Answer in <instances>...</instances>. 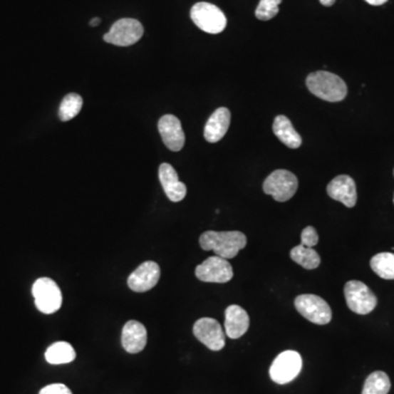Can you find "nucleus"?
Masks as SVG:
<instances>
[{
    "label": "nucleus",
    "instance_id": "c756f323",
    "mask_svg": "<svg viewBox=\"0 0 394 394\" xmlns=\"http://www.w3.org/2000/svg\"><path fill=\"white\" fill-rule=\"evenodd\" d=\"M100 22H101V19L100 18H93L91 21H90V26H99Z\"/></svg>",
    "mask_w": 394,
    "mask_h": 394
},
{
    "label": "nucleus",
    "instance_id": "ddd939ff",
    "mask_svg": "<svg viewBox=\"0 0 394 394\" xmlns=\"http://www.w3.org/2000/svg\"><path fill=\"white\" fill-rule=\"evenodd\" d=\"M159 133L163 144L171 151H180L185 144V135L182 128L181 122L172 114L163 115L159 120Z\"/></svg>",
    "mask_w": 394,
    "mask_h": 394
},
{
    "label": "nucleus",
    "instance_id": "a211bd4d",
    "mask_svg": "<svg viewBox=\"0 0 394 394\" xmlns=\"http://www.w3.org/2000/svg\"><path fill=\"white\" fill-rule=\"evenodd\" d=\"M147 344V330L144 324L138 321H128L122 331V345L130 354L142 352Z\"/></svg>",
    "mask_w": 394,
    "mask_h": 394
},
{
    "label": "nucleus",
    "instance_id": "f03ea898",
    "mask_svg": "<svg viewBox=\"0 0 394 394\" xmlns=\"http://www.w3.org/2000/svg\"><path fill=\"white\" fill-rule=\"evenodd\" d=\"M308 89L312 95L328 102H340L347 95V85L336 73L314 71L307 77Z\"/></svg>",
    "mask_w": 394,
    "mask_h": 394
},
{
    "label": "nucleus",
    "instance_id": "39448f33",
    "mask_svg": "<svg viewBox=\"0 0 394 394\" xmlns=\"http://www.w3.org/2000/svg\"><path fill=\"white\" fill-rule=\"evenodd\" d=\"M345 299L347 307L355 313L365 316L377 307L378 299L366 284L359 281H350L345 284Z\"/></svg>",
    "mask_w": 394,
    "mask_h": 394
},
{
    "label": "nucleus",
    "instance_id": "aec40b11",
    "mask_svg": "<svg viewBox=\"0 0 394 394\" xmlns=\"http://www.w3.org/2000/svg\"><path fill=\"white\" fill-rule=\"evenodd\" d=\"M76 352L67 342H56L45 352V359L52 365H63L75 361Z\"/></svg>",
    "mask_w": 394,
    "mask_h": 394
},
{
    "label": "nucleus",
    "instance_id": "dca6fc26",
    "mask_svg": "<svg viewBox=\"0 0 394 394\" xmlns=\"http://www.w3.org/2000/svg\"><path fill=\"white\" fill-rule=\"evenodd\" d=\"M250 326L248 312L238 305H232L224 311V330L228 338L236 340L246 334Z\"/></svg>",
    "mask_w": 394,
    "mask_h": 394
},
{
    "label": "nucleus",
    "instance_id": "4be33fe9",
    "mask_svg": "<svg viewBox=\"0 0 394 394\" xmlns=\"http://www.w3.org/2000/svg\"><path fill=\"white\" fill-rule=\"evenodd\" d=\"M291 257L294 262L301 265L306 269H316L321 263L320 255L318 254L316 250L312 248H307V247L302 246V244L295 247L291 251Z\"/></svg>",
    "mask_w": 394,
    "mask_h": 394
},
{
    "label": "nucleus",
    "instance_id": "4468645a",
    "mask_svg": "<svg viewBox=\"0 0 394 394\" xmlns=\"http://www.w3.org/2000/svg\"><path fill=\"white\" fill-rule=\"evenodd\" d=\"M328 196L334 201L341 202L346 207L352 208L356 205L357 190L354 180L348 175H338L328 183L326 187Z\"/></svg>",
    "mask_w": 394,
    "mask_h": 394
},
{
    "label": "nucleus",
    "instance_id": "c85d7f7f",
    "mask_svg": "<svg viewBox=\"0 0 394 394\" xmlns=\"http://www.w3.org/2000/svg\"><path fill=\"white\" fill-rule=\"evenodd\" d=\"M320 3H321L322 5L326 6V7H331V6L336 4V0H320Z\"/></svg>",
    "mask_w": 394,
    "mask_h": 394
},
{
    "label": "nucleus",
    "instance_id": "20e7f679",
    "mask_svg": "<svg viewBox=\"0 0 394 394\" xmlns=\"http://www.w3.org/2000/svg\"><path fill=\"white\" fill-rule=\"evenodd\" d=\"M191 19L202 31L209 34L222 33L227 26L224 12L209 3L195 4L191 9Z\"/></svg>",
    "mask_w": 394,
    "mask_h": 394
},
{
    "label": "nucleus",
    "instance_id": "b1692460",
    "mask_svg": "<svg viewBox=\"0 0 394 394\" xmlns=\"http://www.w3.org/2000/svg\"><path fill=\"white\" fill-rule=\"evenodd\" d=\"M83 98L77 93H69L59 105L58 116L63 122L73 120L83 109Z\"/></svg>",
    "mask_w": 394,
    "mask_h": 394
},
{
    "label": "nucleus",
    "instance_id": "2eb2a0df",
    "mask_svg": "<svg viewBox=\"0 0 394 394\" xmlns=\"http://www.w3.org/2000/svg\"><path fill=\"white\" fill-rule=\"evenodd\" d=\"M159 180L162 185L165 195L171 202H181L187 196V187L183 182L180 181L179 175L172 165L162 163L159 167Z\"/></svg>",
    "mask_w": 394,
    "mask_h": 394
},
{
    "label": "nucleus",
    "instance_id": "bb28decb",
    "mask_svg": "<svg viewBox=\"0 0 394 394\" xmlns=\"http://www.w3.org/2000/svg\"><path fill=\"white\" fill-rule=\"evenodd\" d=\"M38 394H73L71 389L63 383H53L43 388Z\"/></svg>",
    "mask_w": 394,
    "mask_h": 394
},
{
    "label": "nucleus",
    "instance_id": "1a4fd4ad",
    "mask_svg": "<svg viewBox=\"0 0 394 394\" xmlns=\"http://www.w3.org/2000/svg\"><path fill=\"white\" fill-rule=\"evenodd\" d=\"M301 368L302 359L299 353L295 351H286L281 353L271 363L269 375L274 383L286 385L299 375Z\"/></svg>",
    "mask_w": 394,
    "mask_h": 394
},
{
    "label": "nucleus",
    "instance_id": "6e6552de",
    "mask_svg": "<svg viewBox=\"0 0 394 394\" xmlns=\"http://www.w3.org/2000/svg\"><path fill=\"white\" fill-rule=\"evenodd\" d=\"M142 34L144 26L138 20L124 18L113 24L110 31L104 34L103 40L116 46H130L138 43Z\"/></svg>",
    "mask_w": 394,
    "mask_h": 394
},
{
    "label": "nucleus",
    "instance_id": "f8f14e48",
    "mask_svg": "<svg viewBox=\"0 0 394 394\" xmlns=\"http://www.w3.org/2000/svg\"><path fill=\"white\" fill-rule=\"evenodd\" d=\"M160 267L156 262L147 261L140 264L128 277V285L135 293H146L158 284Z\"/></svg>",
    "mask_w": 394,
    "mask_h": 394
},
{
    "label": "nucleus",
    "instance_id": "0eeeda50",
    "mask_svg": "<svg viewBox=\"0 0 394 394\" xmlns=\"http://www.w3.org/2000/svg\"><path fill=\"white\" fill-rule=\"evenodd\" d=\"M295 307L305 319L318 326H326L332 320L330 306L319 296H298L295 299Z\"/></svg>",
    "mask_w": 394,
    "mask_h": 394
},
{
    "label": "nucleus",
    "instance_id": "f257e3e1",
    "mask_svg": "<svg viewBox=\"0 0 394 394\" xmlns=\"http://www.w3.org/2000/svg\"><path fill=\"white\" fill-rule=\"evenodd\" d=\"M201 248L214 251L217 256L229 260L246 248V234L240 232H206L199 237Z\"/></svg>",
    "mask_w": 394,
    "mask_h": 394
},
{
    "label": "nucleus",
    "instance_id": "7ed1b4c3",
    "mask_svg": "<svg viewBox=\"0 0 394 394\" xmlns=\"http://www.w3.org/2000/svg\"><path fill=\"white\" fill-rule=\"evenodd\" d=\"M32 295L36 308L42 313H55L62 307L63 295L61 288L48 277H42L36 281L32 287Z\"/></svg>",
    "mask_w": 394,
    "mask_h": 394
},
{
    "label": "nucleus",
    "instance_id": "cd10ccee",
    "mask_svg": "<svg viewBox=\"0 0 394 394\" xmlns=\"http://www.w3.org/2000/svg\"><path fill=\"white\" fill-rule=\"evenodd\" d=\"M365 1H367L371 6H381L387 3L388 0H365Z\"/></svg>",
    "mask_w": 394,
    "mask_h": 394
},
{
    "label": "nucleus",
    "instance_id": "423d86ee",
    "mask_svg": "<svg viewBox=\"0 0 394 394\" xmlns=\"http://www.w3.org/2000/svg\"><path fill=\"white\" fill-rule=\"evenodd\" d=\"M298 190V179L293 172L287 170H276L271 172L263 183V191L273 196L276 202L289 201Z\"/></svg>",
    "mask_w": 394,
    "mask_h": 394
},
{
    "label": "nucleus",
    "instance_id": "6ab92c4d",
    "mask_svg": "<svg viewBox=\"0 0 394 394\" xmlns=\"http://www.w3.org/2000/svg\"><path fill=\"white\" fill-rule=\"evenodd\" d=\"M273 130L276 138L286 146L291 149H297L301 146V136L293 126L291 120L285 115H279L275 118L273 124Z\"/></svg>",
    "mask_w": 394,
    "mask_h": 394
},
{
    "label": "nucleus",
    "instance_id": "393cba45",
    "mask_svg": "<svg viewBox=\"0 0 394 394\" xmlns=\"http://www.w3.org/2000/svg\"><path fill=\"white\" fill-rule=\"evenodd\" d=\"M281 1L283 0H260V4L255 10L257 19L267 21L276 17Z\"/></svg>",
    "mask_w": 394,
    "mask_h": 394
},
{
    "label": "nucleus",
    "instance_id": "412c9836",
    "mask_svg": "<svg viewBox=\"0 0 394 394\" xmlns=\"http://www.w3.org/2000/svg\"><path fill=\"white\" fill-rule=\"evenodd\" d=\"M370 266L381 279H394V253H378L371 259Z\"/></svg>",
    "mask_w": 394,
    "mask_h": 394
},
{
    "label": "nucleus",
    "instance_id": "9b49d317",
    "mask_svg": "<svg viewBox=\"0 0 394 394\" xmlns=\"http://www.w3.org/2000/svg\"><path fill=\"white\" fill-rule=\"evenodd\" d=\"M193 333L199 342L214 352L222 350L226 344L222 326L213 318H202L197 320L194 324Z\"/></svg>",
    "mask_w": 394,
    "mask_h": 394
},
{
    "label": "nucleus",
    "instance_id": "5701e85b",
    "mask_svg": "<svg viewBox=\"0 0 394 394\" xmlns=\"http://www.w3.org/2000/svg\"><path fill=\"white\" fill-rule=\"evenodd\" d=\"M391 389V383L387 373L375 371L367 377L361 394H388Z\"/></svg>",
    "mask_w": 394,
    "mask_h": 394
},
{
    "label": "nucleus",
    "instance_id": "f3484780",
    "mask_svg": "<svg viewBox=\"0 0 394 394\" xmlns=\"http://www.w3.org/2000/svg\"><path fill=\"white\" fill-rule=\"evenodd\" d=\"M232 113L227 108H219L208 118L204 130V136L208 142H218L228 132Z\"/></svg>",
    "mask_w": 394,
    "mask_h": 394
},
{
    "label": "nucleus",
    "instance_id": "9d476101",
    "mask_svg": "<svg viewBox=\"0 0 394 394\" xmlns=\"http://www.w3.org/2000/svg\"><path fill=\"white\" fill-rule=\"evenodd\" d=\"M195 275L204 283L224 284L232 281L234 269L228 260L215 255L196 267Z\"/></svg>",
    "mask_w": 394,
    "mask_h": 394
},
{
    "label": "nucleus",
    "instance_id": "7c9ffc66",
    "mask_svg": "<svg viewBox=\"0 0 394 394\" xmlns=\"http://www.w3.org/2000/svg\"><path fill=\"white\" fill-rule=\"evenodd\" d=\"M393 202H394V199H393Z\"/></svg>",
    "mask_w": 394,
    "mask_h": 394
},
{
    "label": "nucleus",
    "instance_id": "a878e982",
    "mask_svg": "<svg viewBox=\"0 0 394 394\" xmlns=\"http://www.w3.org/2000/svg\"><path fill=\"white\" fill-rule=\"evenodd\" d=\"M319 242V237L318 232L314 229L313 227H306L305 229L301 232V244L302 246L307 248H313Z\"/></svg>",
    "mask_w": 394,
    "mask_h": 394
}]
</instances>
